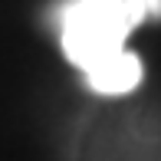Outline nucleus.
I'll use <instances>...</instances> for the list:
<instances>
[{
	"mask_svg": "<svg viewBox=\"0 0 161 161\" xmlns=\"http://www.w3.org/2000/svg\"><path fill=\"white\" fill-rule=\"evenodd\" d=\"M145 17L142 0H76L63 10V53L72 66L89 72L92 66L122 53L128 33Z\"/></svg>",
	"mask_w": 161,
	"mask_h": 161,
	"instance_id": "obj_1",
	"label": "nucleus"
},
{
	"mask_svg": "<svg viewBox=\"0 0 161 161\" xmlns=\"http://www.w3.org/2000/svg\"><path fill=\"white\" fill-rule=\"evenodd\" d=\"M86 82H89V89L102 92V96H125L142 82V59L122 49V53L108 56L105 63L92 66L86 72Z\"/></svg>",
	"mask_w": 161,
	"mask_h": 161,
	"instance_id": "obj_2",
	"label": "nucleus"
},
{
	"mask_svg": "<svg viewBox=\"0 0 161 161\" xmlns=\"http://www.w3.org/2000/svg\"><path fill=\"white\" fill-rule=\"evenodd\" d=\"M145 3V13L148 17H161V0H142Z\"/></svg>",
	"mask_w": 161,
	"mask_h": 161,
	"instance_id": "obj_3",
	"label": "nucleus"
}]
</instances>
